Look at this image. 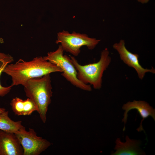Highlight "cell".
<instances>
[{
  "instance_id": "7",
  "label": "cell",
  "mask_w": 155,
  "mask_h": 155,
  "mask_svg": "<svg viewBox=\"0 0 155 155\" xmlns=\"http://www.w3.org/2000/svg\"><path fill=\"white\" fill-rule=\"evenodd\" d=\"M113 47L118 52L121 59L124 63L135 69L141 80L143 79L147 72L155 73V69L153 67L151 69L142 67L139 63L138 55L131 53L127 49L124 40H121L119 42L115 43Z\"/></svg>"
},
{
  "instance_id": "8",
  "label": "cell",
  "mask_w": 155,
  "mask_h": 155,
  "mask_svg": "<svg viewBox=\"0 0 155 155\" xmlns=\"http://www.w3.org/2000/svg\"><path fill=\"white\" fill-rule=\"evenodd\" d=\"M23 148L15 133L0 130V155H23Z\"/></svg>"
},
{
  "instance_id": "16",
  "label": "cell",
  "mask_w": 155,
  "mask_h": 155,
  "mask_svg": "<svg viewBox=\"0 0 155 155\" xmlns=\"http://www.w3.org/2000/svg\"><path fill=\"white\" fill-rule=\"evenodd\" d=\"M3 42V40L0 38V43H2Z\"/></svg>"
},
{
  "instance_id": "3",
  "label": "cell",
  "mask_w": 155,
  "mask_h": 155,
  "mask_svg": "<svg viewBox=\"0 0 155 155\" xmlns=\"http://www.w3.org/2000/svg\"><path fill=\"white\" fill-rule=\"evenodd\" d=\"M109 53L105 48L101 52L98 61L84 65H81L74 57L70 56V61L77 71L78 79L84 84L92 85L95 89H100L103 73L111 61Z\"/></svg>"
},
{
  "instance_id": "6",
  "label": "cell",
  "mask_w": 155,
  "mask_h": 155,
  "mask_svg": "<svg viewBox=\"0 0 155 155\" xmlns=\"http://www.w3.org/2000/svg\"><path fill=\"white\" fill-rule=\"evenodd\" d=\"M15 134L23 148V155H39L51 145L48 141L38 136L31 128L26 131L24 127Z\"/></svg>"
},
{
  "instance_id": "14",
  "label": "cell",
  "mask_w": 155,
  "mask_h": 155,
  "mask_svg": "<svg viewBox=\"0 0 155 155\" xmlns=\"http://www.w3.org/2000/svg\"><path fill=\"white\" fill-rule=\"evenodd\" d=\"M137 1L142 3H148L149 0H137Z\"/></svg>"
},
{
  "instance_id": "13",
  "label": "cell",
  "mask_w": 155,
  "mask_h": 155,
  "mask_svg": "<svg viewBox=\"0 0 155 155\" xmlns=\"http://www.w3.org/2000/svg\"><path fill=\"white\" fill-rule=\"evenodd\" d=\"M13 61V57L11 55L0 52V77L6 66ZM13 86L11 85L8 87H3L0 82V96L3 97L8 94Z\"/></svg>"
},
{
  "instance_id": "5",
  "label": "cell",
  "mask_w": 155,
  "mask_h": 155,
  "mask_svg": "<svg viewBox=\"0 0 155 155\" xmlns=\"http://www.w3.org/2000/svg\"><path fill=\"white\" fill-rule=\"evenodd\" d=\"M100 40L89 37L86 34L73 31L70 33L63 30L57 34V44L60 43L64 51L77 56L80 53L81 48L86 46L89 49H94Z\"/></svg>"
},
{
  "instance_id": "12",
  "label": "cell",
  "mask_w": 155,
  "mask_h": 155,
  "mask_svg": "<svg viewBox=\"0 0 155 155\" xmlns=\"http://www.w3.org/2000/svg\"><path fill=\"white\" fill-rule=\"evenodd\" d=\"M9 111H5L0 114V130L9 132L16 133L24 126L21 121H14L8 115Z\"/></svg>"
},
{
  "instance_id": "9",
  "label": "cell",
  "mask_w": 155,
  "mask_h": 155,
  "mask_svg": "<svg viewBox=\"0 0 155 155\" xmlns=\"http://www.w3.org/2000/svg\"><path fill=\"white\" fill-rule=\"evenodd\" d=\"M122 108L125 111L123 115L124 117L122 120L125 125L127 121L128 112L132 109H136L137 110L142 118L140 126L137 129L139 132L144 131L142 127V122L144 119L149 116H151L155 121V109L144 101L134 100L132 102H128L123 104Z\"/></svg>"
},
{
  "instance_id": "1",
  "label": "cell",
  "mask_w": 155,
  "mask_h": 155,
  "mask_svg": "<svg viewBox=\"0 0 155 155\" xmlns=\"http://www.w3.org/2000/svg\"><path fill=\"white\" fill-rule=\"evenodd\" d=\"M56 72L61 73L62 71L57 65L42 57L28 61L20 59L15 63L8 64L3 71L11 77L13 86H23L30 79Z\"/></svg>"
},
{
  "instance_id": "10",
  "label": "cell",
  "mask_w": 155,
  "mask_h": 155,
  "mask_svg": "<svg viewBox=\"0 0 155 155\" xmlns=\"http://www.w3.org/2000/svg\"><path fill=\"white\" fill-rule=\"evenodd\" d=\"M126 142H122L119 138L115 141L116 145L114 149L115 152L112 155H145V152L140 147L139 140L131 139L127 135L126 136Z\"/></svg>"
},
{
  "instance_id": "11",
  "label": "cell",
  "mask_w": 155,
  "mask_h": 155,
  "mask_svg": "<svg viewBox=\"0 0 155 155\" xmlns=\"http://www.w3.org/2000/svg\"><path fill=\"white\" fill-rule=\"evenodd\" d=\"M13 111L15 115H29L34 112L37 111V108L33 102L29 98L25 100L16 97L10 103Z\"/></svg>"
},
{
  "instance_id": "4",
  "label": "cell",
  "mask_w": 155,
  "mask_h": 155,
  "mask_svg": "<svg viewBox=\"0 0 155 155\" xmlns=\"http://www.w3.org/2000/svg\"><path fill=\"white\" fill-rule=\"evenodd\" d=\"M63 50L60 44L55 51L49 52L44 59L58 66L62 70L61 75L74 86L84 90H92L90 85L81 82L77 77V72L70 61L69 56L63 55Z\"/></svg>"
},
{
  "instance_id": "15",
  "label": "cell",
  "mask_w": 155,
  "mask_h": 155,
  "mask_svg": "<svg viewBox=\"0 0 155 155\" xmlns=\"http://www.w3.org/2000/svg\"><path fill=\"white\" fill-rule=\"evenodd\" d=\"M5 109L4 108L0 107V114L5 111Z\"/></svg>"
},
{
  "instance_id": "2",
  "label": "cell",
  "mask_w": 155,
  "mask_h": 155,
  "mask_svg": "<svg viewBox=\"0 0 155 155\" xmlns=\"http://www.w3.org/2000/svg\"><path fill=\"white\" fill-rule=\"evenodd\" d=\"M23 86L26 96L35 104L41 119L45 123L53 94L50 74L30 79Z\"/></svg>"
}]
</instances>
